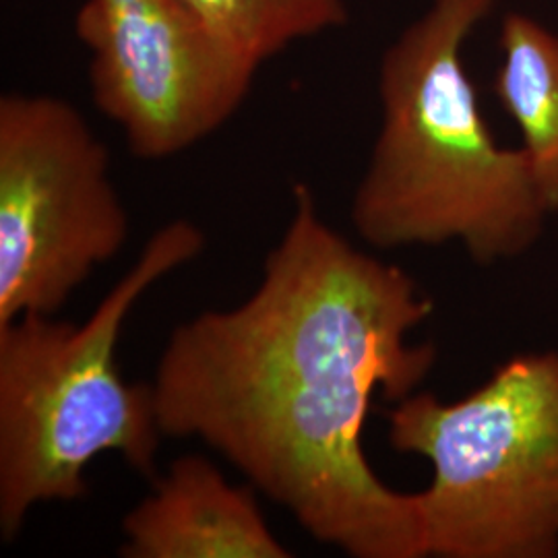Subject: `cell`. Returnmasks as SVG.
<instances>
[{
  "label": "cell",
  "mask_w": 558,
  "mask_h": 558,
  "mask_svg": "<svg viewBox=\"0 0 558 558\" xmlns=\"http://www.w3.org/2000/svg\"><path fill=\"white\" fill-rule=\"evenodd\" d=\"M500 48L495 94L518 122L539 195L553 214L558 211V36L511 13L502 21Z\"/></svg>",
  "instance_id": "8"
},
{
  "label": "cell",
  "mask_w": 558,
  "mask_h": 558,
  "mask_svg": "<svg viewBox=\"0 0 558 558\" xmlns=\"http://www.w3.org/2000/svg\"><path fill=\"white\" fill-rule=\"evenodd\" d=\"M75 36L89 92L141 160H166L239 112L257 60L184 0H83Z\"/></svg>",
  "instance_id": "6"
},
{
  "label": "cell",
  "mask_w": 558,
  "mask_h": 558,
  "mask_svg": "<svg viewBox=\"0 0 558 558\" xmlns=\"http://www.w3.org/2000/svg\"><path fill=\"white\" fill-rule=\"evenodd\" d=\"M387 422L393 451L433 468L426 558L558 557V352L519 354L458 401L414 391Z\"/></svg>",
  "instance_id": "4"
},
{
  "label": "cell",
  "mask_w": 558,
  "mask_h": 558,
  "mask_svg": "<svg viewBox=\"0 0 558 558\" xmlns=\"http://www.w3.org/2000/svg\"><path fill=\"white\" fill-rule=\"evenodd\" d=\"M205 234L189 220L163 223L83 323L25 315L0 327V538L20 536L48 502L85 497V470L117 453L156 474L161 435L151 383L122 379V327L158 281L197 259Z\"/></svg>",
  "instance_id": "3"
},
{
  "label": "cell",
  "mask_w": 558,
  "mask_h": 558,
  "mask_svg": "<svg viewBox=\"0 0 558 558\" xmlns=\"http://www.w3.org/2000/svg\"><path fill=\"white\" fill-rule=\"evenodd\" d=\"M497 0H433L385 52L383 122L350 218L379 251L459 242L480 265L525 255L550 214L523 147L480 110L463 44Z\"/></svg>",
  "instance_id": "2"
},
{
  "label": "cell",
  "mask_w": 558,
  "mask_h": 558,
  "mask_svg": "<svg viewBox=\"0 0 558 558\" xmlns=\"http://www.w3.org/2000/svg\"><path fill=\"white\" fill-rule=\"evenodd\" d=\"M131 220L110 177V154L71 101L0 98V327L57 315Z\"/></svg>",
  "instance_id": "5"
},
{
  "label": "cell",
  "mask_w": 558,
  "mask_h": 558,
  "mask_svg": "<svg viewBox=\"0 0 558 558\" xmlns=\"http://www.w3.org/2000/svg\"><path fill=\"white\" fill-rule=\"evenodd\" d=\"M201 456H182L122 519L124 558H290L253 495Z\"/></svg>",
  "instance_id": "7"
},
{
  "label": "cell",
  "mask_w": 558,
  "mask_h": 558,
  "mask_svg": "<svg viewBox=\"0 0 558 558\" xmlns=\"http://www.w3.org/2000/svg\"><path fill=\"white\" fill-rule=\"evenodd\" d=\"M260 66L348 21L345 0H184Z\"/></svg>",
  "instance_id": "9"
},
{
  "label": "cell",
  "mask_w": 558,
  "mask_h": 558,
  "mask_svg": "<svg viewBox=\"0 0 558 558\" xmlns=\"http://www.w3.org/2000/svg\"><path fill=\"white\" fill-rule=\"evenodd\" d=\"M416 279L320 218L306 184L255 292L180 323L151 380L166 439L218 451L320 544L352 558H426L416 493L375 474L362 435L379 391L412 396L437 350Z\"/></svg>",
  "instance_id": "1"
}]
</instances>
